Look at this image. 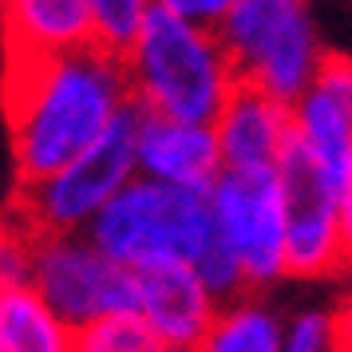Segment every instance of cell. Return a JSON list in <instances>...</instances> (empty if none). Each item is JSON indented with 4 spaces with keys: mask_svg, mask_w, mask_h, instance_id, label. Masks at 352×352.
Listing matches in <instances>:
<instances>
[{
    "mask_svg": "<svg viewBox=\"0 0 352 352\" xmlns=\"http://www.w3.org/2000/svg\"><path fill=\"white\" fill-rule=\"evenodd\" d=\"M155 4L166 8V12H175V16H182V20H190V24L218 28L234 0H155Z\"/></svg>",
    "mask_w": 352,
    "mask_h": 352,
    "instance_id": "ffe728a7",
    "label": "cell"
},
{
    "mask_svg": "<svg viewBox=\"0 0 352 352\" xmlns=\"http://www.w3.org/2000/svg\"><path fill=\"white\" fill-rule=\"evenodd\" d=\"M76 333L56 317L36 285L0 289V352H64Z\"/></svg>",
    "mask_w": 352,
    "mask_h": 352,
    "instance_id": "5bb4252c",
    "label": "cell"
},
{
    "mask_svg": "<svg viewBox=\"0 0 352 352\" xmlns=\"http://www.w3.org/2000/svg\"><path fill=\"white\" fill-rule=\"evenodd\" d=\"M83 234L127 270H143L155 261H194V254L214 234L210 190L135 175L87 222Z\"/></svg>",
    "mask_w": 352,
    "mask_h": 352,
    "instance_id": "3957f363",
    "label": "cell"
},
{
    "mask_svg": "<svg viewBox=\"0 0 352 352\" xmlns=\"http://www.w3.org/2000/svg\"><path fill=\"white\" fill-rule=\"evenodd\" d=\"M155 0H87L91 8V24H96V44L111 52H127V44L135 40L143 16L151 12Z\"/></svg>",
    "mask_w": 352,
    "mask_h": 352,
    "instance_id": "ac0fdd59",
    "label": "cell"
},
{
    "mask_svg": "<svg viewBox=\"0 0 352 352\" xmlns=\"http://www.w3.org/2000/svg\"><path fill=\"white\" fill-rule=\"evenodd\" d=\"M222 170L226 162L214 123L143 111V123H139V175L155 178V182H170V186L210 190Z\"/></svg>",
    "mask_w": 352,
    "mask_h": 352,
    "instance_id": "7c38bea8",
    "label": "cell"
},
{
    "mask_svg": "<svg viewBox=\"0 0 352 352\" xmlns=\"http://www.w3.org/2000/svg\"><path fill=\"white\" fill-rule=\"evenodd\" d=\"M336 214H340V241H344V261L352 270V162L344 178H340V194H336Z\"/></svg>",
    "mask_w": 352,
    "mask_h": 352,
    "instance_id": "44dd1931",
    "label": "cell"
},
{
    "mask_svg": "<svg viewBox=\"0 0 352 352\" xmlns=\"http://www.w3.org/2000/svg\"><path fill=\"white\" fill-rule=\"evenodd\" d=\"M289 107H293V139L329 175L344 178L352 162V56L324 52L313 83Z\"/></svg>",
    "mask_w": 352,
    "mask_h": 352,
    "instance_id": "30bf717a",
    "label": "cell"
},
{
    "mask_svg": "<svg viewBox=\"0 0 352 352\" xmlns=\"http://www.w3.org/2000/svg\"><path fill=\"white\" fill-rule=\"evenodd\" d=\"M285 352H329L336 349V317L333 313H297L281 336Z\"/></svg>",
    "mask_w": 352,
    "mask_h": 352,
    "instance_id": "d6986e66",
    "label": "cell"
},
{
    "mask_svg": "<svg viewBox=\"0 0 352 352\" xmlns=\"http://www.w3.org/2000/svg\"><path fill=\"white\" fill-rule=\"evenodd\" d=\"M32 285L56 309L72 333L91 324L103 313L135 309V270L119 265L99 250L83 230L72 234H40L36 241V270Z\"/></svg>",
    "mask_w": 352,
    "mask_h": 352,
    "instance_id": "8992f818",
    "label": "cell"
},
{
    "mask_svg": "<svg viewBox=\"0 0 352 352\" xmlns=\"http://www.w3.org/2000/svg\"><path fill=\"white\" fill-rule=\"evenodd\" d=\"M214 32L230 52L238 80L257 83L285 103L313 83L324 60L305 0H234Z\"/></svg>",
    "mask_w": 352,
    "mask_h": 352,
    "instance_id": "5b68a950",
    "label": "cell"
},
{
    "mask_svg": "<svg viewBox=\"0 0 352 352\" xmlns=\"http://www.w3.org/2000/svg\"><path fill=\"white\" fill-rule=\"evenodd\" d=\"M214 135L226 166L234 170L277 166L285 143L293 139V107L265 87L238 80L214 119Z\"/></svg>",
    "mask_w": 352,
    "mask_h": 352,
    "instance_id": "8fae6325",
    "label": "cell"
},
{
    "mask_svg": "<svg viewBox=\"0 0 352 352\" xmlns=\"http://www.w3.org/2000/svg\"><path fill=\"white\" fill-rule=\"evenodd\" d=\"M281 336H285V324L273 317L270 309L234 297V301H222L202 349H210V352H281Z\"/></svg>",
    "mask_w": 352,
    "mask_h": 352,
    "instance_id": "9a60e30c",
    "label": "cell"
},
{
    "mask_svg": "<svg viewBox=\"0 0 352 352\" xmlns=\"http://www.w3.org/2000/svg\"><path fill=\"white\" fill-rule=\"evenodd\" d=\"M4 60L72 52L96 40L87 0H0Z\"/></svg>",
    "mask_w": 352,
    "mask_h": 352,
    "instance_id": "4fadbf2b",
    "label": "cell"
},
{
    "mask_svg": "<svg viewBox=\"0 0 352 352\" xmlns=\"http://www.w3.org/2000/svg\"><path fill=\"white\" fill-rule=\"evenodd\" d=\"M131 99L151 115L214 123L230 99L238 72L214 28L151 4L135 40L123 52Z\"/></svg>",
    "mask_w": 352,
    "mask_h": 352,
    "instance_id": "7a4b0ae2",
    "label": "cell"
},
{
    "mask_svg": "<svg viewBox=\"0 0 352 352\" xmlns=\"http://www.w3.org/2000/svg\"><path fill=\"white\" fill-rule=\"evenodd\" d=\"M36 241H40V230L32 222H24L20 214L0 222V289L32 285Z\"/></svg>",
    "mask_w": 352,
    "mask_h": 352,
    "instance_id": "e0dca14e",
    "label": "cell"
},
{
    "mask_svg": "<svg viewBox=\"0 0 352 352\" xmlns=\"http://www.w3.org/2000/svg\"><path fill=\"white\" fill-rule=\"evenodd\" d=\"M214 226L245 273V289H265L289 277L285 270V202L277 166L234 170L226 166L210 186Z\"/></svg>",
    "mask_w": 352,
    "mask_h": 352,
    "instance_id": "52a82bcc",
    "label": "cell"
},
{
    "mask_svg": "<svg viewBox=\"0 0 352 352\" xmlns=\"http://www.w3.org/2000/svg\"><path fill=\"white\" fill-rule=\"evenodd\" d=\"M76 349L83 352H162L159 336L151 333L139 309H115L76 333Z\"/></svg>",
    "mask_w": 352,
    "mask_h": 352,
    "instance_id": "2e32d148",
    "label": "cell"
},
{
    "mask_svg": "<svg viewBox=\"0 0 352 352\" xmlns=\"http://www.w3.org/2000/svg\"><path fill=\"white\" fill-rule=\"evenodd\" d=\"M139 123L143 107L131 99L87 151L67 159L48 178L20 186L16 214L40 234L87 230V222L139 175Z\"/></svg>",
    "mask_w": 352,
    "mask_h": 352,
    "instance_id": "277c9868",
    "label": "cell"
},
{
    "mask_svg": "<svg viewBox=\"0 0 352 352\" xmlns=\"http://www.w3.org/2000/svg\"><path fill=\"white\" fill-rule=\"evenodd\" d=\"M336 317V349H352V297L333 313Z\"/></svg>",
    "mask_w": 352,
    "mask_h": 352,
    "instance_id": "7402d4cb",
    "label": "cell"
},
{
    "mask_svg": "<svg viewBox=\"0 0 352 352\" xmlns=\"http://www.w3.org/2000/svg\"><path fill=\"white\" fill-rule=\"evenodd\" d=\"M131 103L123 56L103 44L4 60V119L16 182L32 186L96 143Z\"/></svg>",
    "mask_w": 352,
    "mask_h": 352,
    "instance_id": "6da1fadb",
    "label": "cell"
},
{
    "mask_svg": "<svg viewBox=\"0 0 352 352\" xmlns=\"http://www.w3.org/2000/svg\"><path fill=\"white\" fill-rule=\"evenodd\" d=\"M277 178H281V202H285L289 277L317 281V277L349 270L344 241H340V214H336L340 178L329 175L297 139H289L281 151Z\"/></svg>",
    "mask_w": 352,
    "mask_h": 352,
    "instance_id": "ba28073f",
    "label": "cell"
},
{
    "mask_svg": "<svg viewBox=\"0 0 352 352\" xmlns=\"http://www.w3.org/2000/svg\"><path fill=\"white\" fill-rule=\"evenodd\" d=\"M139 313L162 349H202L222 301L206 289L190 261H155L135 270Z\"/></svg>",
    "mask_w": 352,
    "mask_h": 352,
    "instance_id": "9c48e42d",
    "label": "cell"
}]
</instances>
